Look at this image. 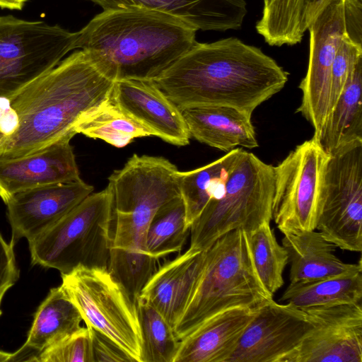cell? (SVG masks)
Returning a JSON list of instances; mask_svg holds the SVG:
<instances>
[{
    "instance_id": "1",
    "label": "cell",
    "mask_w": 362,
    "mask_h": 362,
    "mask_svg": "<svg viewBox=\"0 0 362 362\" xmlns=\"http://www.w3.org/2000/svg\"><path fill=\"white\" fill-rule=\"evenodd\" d=\"M115 75L95 52L76 51L6 99H0V160L33 153L74 129L112 96Z\"/></svg>"
},
{
    "instance_id": "2",
    "label": "cell",
    "mask_w": 362,
    "mask_h": 362,
    "mask_svg": "<svg viewBox=\"0 0 362 362\" xmlns=\"http://www.w3.org/2000/svg\"><path fill=\"white\" fill-rule=\"evenodd\" d=\"M287 81L288 73L261 49L230 37L197 42L151 81L180 110L222 105L252 116Z\"/></svg>"
},
{
    "instance_id": "3",
    "label": "cell",
    "mask_w": 362,
    "mask_h": 362,
    "mask_svg": "<svg viewBox=\"0 0 362 362\" xmlns=\"http://www.w3.org/2000/svg\"><path fill=\"white\" fill-rule=\"evenodd\" d=\"M197 31L168 13L134 7L111 8L77 32L76 49L97 53L117 81H151L197 42Z\"/></svg>"
},
{
    "instance_id": "4",
    "label": "cell",
    "mask_w": 362,
    "mask_h": 362,
    "mask_svg": "<svg viewBox=\"0 0 362 362\" xmlns=\"http://www.w3.org/2000/svg\"><path fill=\"white\" fill-rule=\"evenodd\" d=\"M204 252L201 272L174 327L179 340L221 312L236 307L257 309L273 298L255 269L246 230L224 234Z\"/></svg>"
},
{
    "instance_id": "5",
    "label": "cell",
    "mask_w": 362,
    "mask_h": 362,
    "mask_svg": "<svg viewBox=\"0 0 362 362\" xmlns=\"http://www.w3.org/2000/svg\"><path fill=\"white\" fill-rule=\"evenodd\" d=\"M274 166L242 150L223 194L211 199L189 227V248L206 250L224 234L247 233L272 220Z\"/></svg>"
},
{
    "instance_id": "6",
    "label": "cell",
    "mask_w": 362,
    "mask_h": 362,
    "mask_svg": "<svg viewBox=\"0 0 362 362\" xmlns=\"http://www.w3.org/2000/svg\"><path fill=\"white\" fill-rule=\"evenodd\" d=\"M112 228V196L107 186L28 243L31 263L61 274L81 266L107 269Z\"/></svg>"
},
{
    "instance_id": "7",
    "label": "cell",
    "mask_w": 362,
    "mask_h": 362,
    "mask_svg": "<svg viewBox=\"0 0 362 362\" xmlns=\"http://www.w3.org/2000/svg\"><path fill=\"white\" fill-rule=\"evenodd\" d=\"M61 276L62 288L78 310L86 327L112 341L131 362H143L136 301L109 270L81 266Z\"/></svg>"
},
{
    "instance_id": "8",
    "label": "cell",
    "mask_w": 362,
    "mask_h": 362,
    "mask_svg": "<svg viewBox=\"0 0 362 362\" xmlns=\"http://www.w3.org/2000/svg\"><path fill=\"white\" fill-rule=\"evenodd\" d=\"M77 35L59 25L0 16V99L57 66L76 49Z\"/></svg>"
},
{
    "instance_id": "9",
    "label": "cell",
    "mask_w": 362,
    "mask_h": 362,
    "mask_svg": "<svg viewBox=\"0 0 362 362\" xmlns=\"http://www.w3.org/2000/svg\"><path fill=\"white\" fill-rule=\"evenodd\" d=\"M310 33L307 73L299 88L302 100L296 112L313 126V136L320 135L329 111L331 71L336 52L347 35L362 42V6L356 2L332 0L317 14Z\"/></svg>"
},
{
    "instance_id": "10",
    "label": "cell",
    "mask_w": 362,
    "mask_h": 362,
    "mask_svg": "<svg viewBox=\"0 0 362 362\" xmlns=\"http://www.w3.org/2000/svg\"><path fill=\"white\" fill-rule=\"evenodd\" d=\"M315 230L343 250H362V141L329 155Z\"/></svg>"
},
{
    "instance_id": "11",
    "label": "cell",
    "mask_w": 362,
    "mask_h": 362,
    "mask_svg": "<svg viewBox=\"0 0 362 362\" xmlns=\"http://www.w3.org/2000/svg\"><path fill=\"white\" fill-rule=\"evenodd\" d=\"M329 157L313 136L274 167L272 219L283 234L315 230Z\"/></svg>"
},
{
    "instance_id": "12",
    "label": "cell",
    "mask_w": 362,
    "mask_h": 362,
    "mask_svg": "<svg viewBox=\"0 0 362 362\" xmlns=\"http://www.w3.org/2000/svg\"><path fill=\"white\" fill-rule=\"evenodd\" d=\"M301 310L313 327L285 362H362L361 302Z\"/></svg>"
},
{
    "instance_id": "13",
    "label": "cell",
    "mask_w": 362,
    "mask_h": 362,
    "mask_svg": "<svg viewBox=\"0 0 362 362\" xmlns=\"http://www.w3.org/2000/svg\"><path fill=\"white\" fill-rule=\"evenodd\" d=\"M313 327L304 310L272 298L256 310L228 362H285Z\"/></svg>"
},
{
    "instance_id": "14",
    "label": "cell",
    "mask_w": 362,
    "mask_h": 362,
    "mask_svg": "<svg viewBox=\"0 0 362 362\" xmlns=\"http://www.w3.org/2000/svg\"><path fill=\"white\" fill-rule=\"evenodd\" d=\"M94 187L83 180L47 185L12 194L5 202L14 245L21 238L35 240L64 217Z\"/></svg>"
},
{
    "instance_id": "15",
    "label": "cell",
    "mask_w": 362,
    "mask_h": 362,
    "mask_svg": "<svg viewBox=\"0 0 362 362\" xmlns=\"http://www.w3.org/2000/svg\"><path fill=\"white\" fill-rule=\"evenodd\" d=\"M74 136L68 134L23 157L0 160V197L4 203L23 190L81 179L70 144Z\"/></svg>"
},
{
    "instance_id": "16",
    "label": "cell",
    "mask_w": 362,
    "mask_h": 362,
    "mask_svg": "<svg viewBox=\"0 0 362 362\" xmlns=\"http://www.w3.org/2000/svg\"><path fill=\"white\" fill-rule=\"evenodd\" d=\"M112 97L117 105L152 134L178 146L189 142L182 111L151 81H115Z\"/></svg>"
},
{
    "instance_id": "17",
    "label": "cell",
    "mask_w": 362,
    "mask_h": 362,
    "mask_svg": "<svg viewBox=\"0 0 362 362\" xmlns=\"http://www.w3.org/2000/svg\"><path fill=\"white\" fill-rule=\"evenodd\" d=\"M204 253L189 247L158 267L141 291L139 298L160 313L173 329L201 272Z\"/></svg>"
},
{
    "instance_id": "18",
    "label": "cell",
    "mask_w": 362,
    "mask_h": 362,
    "mask_svg": "<svg viewBox=\"0 0 362 362\" xmlns=\"http://www.w3.org/2000/svg\"><path fill=\"white\" fill-rule=\"evenodd\" d=\"M257 309L236 307L209 318L180 340L174 362H228Z\"/></svg>"
},
{
    "instance_id": "19",
    "label": "cell",
    "mask_w": 362,
    "mask_h": 362,
    "mask_svg": "<svg viewBox=\"0 0 362 362\" xmlns=\"http://www.w3.org/2000/svg\"><path fill=\"white\" fill-rule=\"evenodd\" d=\"M103 10L142 8L170 14L202 30H238L247 13L245 0H88Z\"/></svg>"
},
{
    "instance_id": "20",
    "label": "cell",
    "mask_w": 362,
    "mask_h": 362,
    "mask_svg": "<svg viewBox=\"0 0 362 362\" xmlns=\"http://www.w3.org/2000/svg\"><path fill=\"white\" fill-rule=\"evenodd\" d=\"M182 111L191 137L209 146L228 152L235 146H258L250 115L222 105L197 106Z\"/></svg>"
},
{
    "instance_id": "21",
    "label": "cell",
    "mask_w": 362,
    "mask_h": 362,
    "mask_svg": "<svg viewBox=\"0 0 362 362\" xmlns=\"http://www.w3.org/2000/svg\"><path fill=\"white\" fill-rule=\"evenodd\" d=\"M290 263V283L308 281L362 269L361 259L346 263L334 254L337 246L313 230L286 233L281 240Z\"/></svg>"
},
{
    "instance_id": "22",
    "label": "cell",
    "mask_w": 362,
    "mask_h": 362,
    "mask_svg": "<svg viewBox=\"0 0 362 362\" xmlns=\"http://www.w3.org/2000/svg\"><path fill=\"white\" fill-rule=\"evenodd\" d=\"M317 139L329 155L362 141V59L349 76Z\"/></svg>"
},
{
    "instance_id": "23",
    "label": "cell",
    "mask_w": 362,
    "mask_h": 362,
    "mask_svg": "<svg viewBox=\"0 0 362 362\" xmlns=\"http://www.w3.org/2000/svg\"><path fill=\"white\" fill-rule=\"evenodd\" d=\"M82 320L62 286L52 288L38 307L24 344L40 354L78 330Z\"/></svg>"
},
{
    "instance_id": "24",
    "label": "cell",
    "mask_w": 362,
    "mask_h": 362,
    "mask_svg": "<svg viewBox=\"0 0 362 362\" xmlns=\"http://www.w3.org/2000/svg\"><path fill=\"white\" fill-rule=\"evenodd\" d=\"M242 150L233 148L204 166L190 171H179L181 197L189 227L211 199H218L223 194L229 174Z\"/></svg>"
},
{
    "instance_id": "25",
    "label": "cell",
    "mask_w": 362,
    "mask_h": 362,
    "mask_svg": "<svg viewBox=\"0 0 362 362\" xmlns=\"http://www.w3.org/2000/svg\"><path fill=\"white\" fill-rule=\"evenodd\" d=\"M362 298V269L323 279L290 283L281 300L304 309Z\"/></svg>"
},
{
    "instance_id": "26",
    "label": "cell",
    "mask_w": 362,
    "mask_h": 362,
    "mask_svg": "<svg viewBox=\"0 0 362 362\" xmlns=\"http://www.w3.org/2000/svg\"><path fill=\"white\" fill-rule=\"evenodd\" d=\"M74 131L76 134L101 139L117 148L126 146L136 138L152 136L147 129L122 110L112 96L84 116Z\"/></svg>"
},
{
    "instance_id": "27",
    "label": "cell",
    "mask_w": 362,
    "mask_h": 362,
    "mask_svg": "<svg viewBox=\"0 0 362 362\" xmlns=\"http://www.w3.org/2000/svg\"><path fill=\"white\" fill-rule=\"evenodd\" d=\"M189 232L182 197L167 202L154 214L146 235L148 254L158 259L180 252Z\"/></svg>"
},
{
    "instance_id": "28",
    "label": "cell",
    "mask_w": 362,
    "mask_h": 362,
    "mask_svg": "<svg viewBox=\"0 0 362 362\" xmlns=\"http://www.w3.org/2000/svg\"><path fill=\"white\" fill-rule=\"evenodd\" d=\"M247 233L256 273L267 291L274 296L284 283L283 273L288 263L287 252L277 242L269 222Z\"/></svg>"
},
{
    "instance_id": "29",
    "label": "cell",
    "mask_w": 362,
    "mask_h": 362,
    "mask_svg": "<svg viewBox=\"0 0 362 362\" xmlns=\"http://www.w3.org/2000/svg\"><path fill=\"white\" fill-rule=\"evenodd\" d=\"M141 335L143 362H174L180 340L173 327L154 308L136 300Z\"/></svg>"
},
{
    "instance_id": "30",
    "label": "cell",
    "mask_w": 362,
    "mask_h": 362,
    "mask_svg": "<svg viewBox=\"0 0 362 362\" xmlns=\"http://www.w3.org/2000/svg\"><path fill=\"white\" fill-rule=\"evenodd\" d=\"M38 362H93L90 331L78 330L40 352Z\"/></svg>"
},
{
    "instance_id": "31",
    "label": "cell",
    "mask_w": 362,
    "mask_h": 362,
    "mask_svg": "<svg viewBox=\"0 0 362 362\" xmlns=\"http://www.w3.org/2000/svg\"><path fill=\"white\" fill-rule=\"evenodd\" d=\"M361 59L362 42L347 35L341 41L332 66L329 112L337 101L349 76Z\"/></svg>"
},
{
    "instance_id": "32",
    "label": "cell",
    "mask_w": 362,
    "mask_h": 362,
    "mask_svg": "<svg viewBox=\"0 0 362 362\" xmlns=\"http://www.w3.org/2000/svg\"><path fill=\"white\" fill-rule=\"evenodd\" d=\"M13 245L7 243L0 234V307L4 294L19 278Z\"/></svg>"
},
{
    "instance_id": "33",
    "label": "cell",
    "mask_w": 362,
    "mask_h": 362,
    "mask_svg": "<svg viewBox=\"0 0 362 362\" xmlns=\"http://www.w3.org/2000/svg\"><path fill=\"white\" fill-rule=\"evenodd\" d=\"M88 328L90 331L93 362H131L112 341L92 328Z\"/></svg>"
},
{
    "instance_id": "34",
    "label": "cell",
    "mask_w": 362,
    "mask_h": 362,
    "mask_svg": "<svg viewBox=\"0 0 362 362\" xmlns=\"http://www.w3.org/2000/svg\"><path fill=\"white\" fill-rule=\"evenodd\" d=\"M27 0H0V8L11 10H22Z\"/></svg>"
},
{
    "instance_id": "35",
    "label": "cell",
    "mask_w": 362,
    "mask_h": 362,
    "mask_svg": "<svg viewBox=\"0 0 362 362\" xmlns=\"http://www.w3.org/2000/svg\"><path fill=\"white\" fill-rule=\"evenodd\" d=\"M11 354L0 350V362L8 361Z\"/></svg>"
},
{
    "instance_id": "36",
    "label": "cell",
    "mask_w": 362,
    "mask_h": 362,
    "mask_svg": "<svg viewBox=\"0 0 362 362\" xmlns=\"http://www.w3.org/2000/svg\"><path fill=\"white\" fill-rule=\"evenodd\" d=\"M332 0H319L318 11L319 13Z\"/></svg>"
},
{
    "instance_id": "37",
    "label": "cell",
    "mask_w": 362,
    "mask_h": 362,
    "mask_svg": "<svg viewBox=\"0 0 362 362\" xmlns=\"http://www.w3.org/2000/svg\"><path fill=\"white\" fill-rule=\"evenodd\" d=\"M269 1V0H263V5L267 4Z\"/></svg>"
},
{
    "instance_id": "38",
    "label": "cell",
    "mask_w": 362,
    "mask_h": 362,
    "mask_svg": "<svg viewBox=\"0 0 362 362\" xmlns=\"http://www.w3.org/2000/svg\"><path fill=\"white\" fill-rule=\"evenodd\" d=\"M1 313H1V310H0V316L1 315Z\"/></svg>"
}]
</instances>
